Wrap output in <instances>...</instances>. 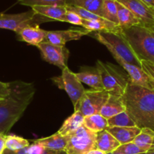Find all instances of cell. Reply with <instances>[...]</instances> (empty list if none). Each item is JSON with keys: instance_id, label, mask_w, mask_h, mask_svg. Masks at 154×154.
I'll list each match as a JSON object with an SVG mask.
<instances>
[{"instance_id": "f35d334b", "label": "cell", "mask_w": 154, "mask_h": 154, "mask_svg": "<svg viewBox=\"0 0 154 154\" xmlns=\"http://www.w3.org/2000/svg\"><path fill=\"white\" fill-rule=\"evenodd\" d=\"M86 154H107V153H105V152L102 151V150H99V149H93V150H90V151L88 152V153H87Z\"/></svg>"}, {"instance_id": "4fadbf2b", "label": "cell", "mask_w": 154, "mask_h": 154, "mask_svg": "<svg viewBox=\"0 0 154 154\" xmlns=\"http://www.w3.org/2000/svg\"><path fill=\"white\" fill-rule=\"evenodd\" d=\"M128 8L140 20L141 25L154 29V11L141 0H116Z\"/></svg>"}, {"instance_id": "7c38bea8", "label": "cell", "mask_w": 154, "mask_h": 154, "mask_svg": "<svg viewBox=\"0 0 154 154\" xmlns=\"http://www.w3.org/2000/svg\"><path fill=\"white\" fill-rule=\"evenodd\" d=\"M119 66L128 73L130 82L134 85L154 91V81L140 67L129 64L120 59H115Z\"/></svg>"}, {"instance_id": "836d02e7", "label": "cell", "mask_w": 154, "mask_h": 154, "mask_svg": "<svg viewBox=\"0 0 154 154\" xmlns=\"http://www.w3.org/2000/svg\"><path fill=\"white\" fill-rule=\"evenodd\" d=\"M141 69L154 81V64L147 61H140Z\"/></svg>"}, {"instance_id": "ffe728a7", "label": "cell", "mask_w": 154, "mask_h": 154, "mask_svg": "<svg viewBox=\"0 0 154 154\" xmlns=\"http://www.w3.org/2000/svg\"><path fill=\"white\" fill-rule=\"evenodd\" d=\"M116 7H117V17L119 26L121 29L128 28L133 26L141 25L140 20L128 8L117 1H116Z\"/></svg>"}, {"instance_id": "4dcf8cb0", "label": "cell", "mask_w": 154, "mask_h": 154, "mask_svg": "<svg viewBox=\"0 0 154 154\" xmlns=\"http://www.w3.org/2000/svg\"><path fill=\"white\" fill-rule=\"evenodd\" d=\"M146 152L139 148L134 142L120 144L112 154H142Z\"/></svg>"}, {"instance_id": "9c48e42d", "label": "cell", "mask_w": 154, "mask_h": 154, "mask_svg": "<svg viewBox=\"0 0 154 154\" xmlns=\"http://www.w3.org/2000/svg\"><path fill=\"white\" fill-rule=\"evenodd\" d=\"M51 80L58 88L66 92L73 106L85 91L82 82L75 75V73L71 72L67 66L62 70L60 76L54 77L51 78Z\"/></svg>"}, {"instance_id": "83f0119b", "label": "cell", "mask_w": 154, "mask_h": 154, "mask_svg": "<svg viewBox=\"0 0 154 154\" xmlns=\"http://www.w3.org/2000/svg\"><path fill=\"white\" fill-rule=\"evenodd\" d=\"M103 18L119 25L116 0H104L103 5Z\"/></svg>"}, {"instance_id": "d6a6232c", "label": "cell", "mask_w": 154, "mask_h": 154, "mask_svg": "<svg viewBox=\"0 0 154 154\" xmlns=\"http://www.w3.org/2000/svg\"><path fill=\"white\" fill-rule=\"evenodd\" d=\"M82 19L77 14L67 10L66 15H65L64 22L69 23L73 24V25L82 26Z\"/></svg>"}, {"instance_id": "d6986e66", "label": "cell", "mask_w": 154, "mask_h": 154, "mask_svg": "<svg viewBox=\"0 0 154 154\" xmlns=\"http://www.w3.org/2000/svg\"><path fill=\"white\" fill-rule=\"evenodd\" d=\"M67 142L68 135L63 136L57 132L51 136L33 141L35 144H38L45 148L52 150H64Z\"/></svg>"}, {"instance_id": "cb8c5ba5", "label": "cell", "mask_w": 154, "mask_h": 154, "mask_svg": "<svg viewBox=\"0 0 154 154\" xmlns=\"http://www.w3.org/2000/svg\"><path fill=\"white\" fill-rule=\"evenodd\" d=\"M104 0H68L66 5L82 8L103 17V5Z\"/></svg>"}, {"instance_id": "4316f807", "label": "cell", "mask_w": 154, "mask_h": 154, "mask_svg": "<svg viewBox=\"0 0 154 154\" xmlns=\"http://www.w3.org/2000/svg\"><path fill=\"white\" fill-rule=\"evenodd\" d=\"M108 127H127L137 126L126 111H123L107 120Z\"/></svg>"}, {"instance_id": "1f68e13d", "label": "cell", "mask_w": 154, "mask_h": 154, "mask_svg": "<svg viewBox=\"0 0 154 154\" xmlns=\"http://www.w3.org/2000/svg\"><path fill=\"white\" fill-rule=\"evenodd\" d=\"M30 154H67L64 150H52L46 149L38 144L33 143L29 147Z\"/></svg>"}, {"instance_id": "74e56055", "label": "cell", "mask_w": 154, "mask_h": 154, "mask_svg": "<svg viewBox=\"0 0 154 154\" xmlns=\"http://www.w3.org/2000/svg\"><path fill=\"white\" fill-rule=\"evenodd\" d=\"M147 7L154 11V0H141Z\"/></svg>"}, {"instance_id": "60d3db41", "label": "cell", "mask_w": 154, "mask_h": 154, "mask_svg": "<svg viewBox=\"0 0 154 154\" xmlns=\"http://www.w3.org/2000/svg\"><path fill=\"white\" fill-rule=\"evenodd\" d=\"M107 154H112V153H107ZM142 154H144V153H142Z\"/></svg>"}, {"instance_id": "d4e9b609", "label": "cell", "mask_w": 154, "mask_h": 154, "mask_svg": "<svg viewBox=\"0 0 154 154\" xmlns=\"http://www.w3.org/2000/svg\"><path fill=\"white\" fill-rule=\"evenodd\" d=\"M84 126L88 130L98 133L106 130L108 128L107 119L103 117L101 114H96L85 117Z\"/></svg>"}, {"instance_id": "f546056e", "label": "cell", "mask_w": 154, "mask_h": 154, "mask_svg": "<svg viewBox=\"0 0 154 154\" xmlns=\"http://www.w3.org/2000/svg\"><path fill=\"white\" fill-rule=\"evenodd\" d=\"M67 1L68 0H18V2L22 5L33 8L34 6L47 5L66 6Z\"/></svg>"}, {"instance_id": "30bf717a", "label": "cell", "mask_w": 154, "mask_h": 154, "mask_svg": "<svg viewBox=\"0 0 154 154\" xmlns=\"http://www.w3.org/2000/svg\"><path fill=\"white\" fill-rule=\"evenodd\" d=\"M42 57L48 63L63 70L66 67L69 51L65 46H58L47 42H42L37 46Z\"/></svg>"}, {"instance_id": "2e32d148", "label": "cell", "mask_w": 154, "mask_h": 154, "mask_svg": "<svg viewBox=\"0 0 154 154\" xmlns=\"http://www.w3.org/2000/svg\"><path fill=\"white\" fill-rule=\"evenodd\" d=\"M108 131L120 144L132 142L134 138L140 133L141 129L137 126H127V127H108Z\"/></svg>"}, {"instance_id": "5bb4252c", "label": "cell", "mask_w": 154, "mask_h": 154, "mask_svg": "<svg viewBox=\"0 0 154 154\" xmlns=\"http://www.w3.org/2000/svg\"><path fill=\"white\" fill-rule=\"evenodd\" d=\"M75 75L82 83L88 85L93 90H104L101 74L96 66H83L81 68L79 72L75 73Z\"/></svg>"}, {"instance_id": "8992f818", "label": "cell", "mask_w": 154, "mask_h": 154, "mask_svg": "<svg viewBox=\"0 0 154 154\" xmlns=\"http://www.w3.org/2000/svg\"><path fill=\"white\" fill-rule=\"evenodd\" d=\"M51 21L48 18L36 14L34 11L9 14L0 13V29L11 30L16 33L28 26L39 25L42 23Z\"/></svg>"}, {"instance_id": "e575fe53", "label": "cell", "mask_w": 154, "mask_h": 154, "mask_svg": "<svg viewBox=\"0 0 154 154\" xmlns=\"http://www.w3.org/2000/svg\"><path fill=\"white\" fill-rule=\"evenodd\" d=\"M11 91L10 83H5L0 81V100L5 99Z\"/></svg>"}, {"instance_id": "d590c367", "label": "cell", "mask_w": 154, "mask_h": 154, "mask_svg": "<svg viewBox=\"0 0 154 154\" xmlns=\"http://www.w3.org/2000/svg\"><path fill=\"white\" fill-rule=\"evenodd\" d=\"M29 147L18 150H8V149H5L2 154H30V153H29Z\"/></svg>"}, {"instance_id": "8d00e7d4", "label": "cell", "mask_w": 154, "mask_h": 154, "mask_svg": "<svg viewBox=\"0 0 154 154\" xmlns=\"http://www.w3.org/2000/svg\"><path fill=\"white\" fill-rule=\"evenodd\" d=\"M6 135L5 134H0V154H2L5 149Z\"/></svg>"}, {"instance_id": "e0dca14e", "label": "cell", "mask_w": 154, "mask_h": 154, "mask_svg": "<svg viewBox=\"0 0 154 154\" xmlns=\"http://www.w3.org/2000/svg\"><path fill=\"white\" fill-rule=\"evenodd\" d=\"M36 14L52 20H57L64 22L65 15H66V6L57 5H47V6H34L32 8Z\"/></svg>"}, {"instance_id": "5b68a950", "label": "cell", "mask_w": 154, "mask_h": 154, "mask_svg": "<svg viewBox=\"0 0 154 154\" xmlns=\"http://www.w3.org/2000/svg\"><path fill=\"white\" fill-rule=\"evenodd\" d=\"M96 68L101 76L103 87L109 94L122 97L130 82L128 73L122 67L98 60Z\"/></svg>"}, {"instance_id": "9a60e30c", "label": "cell", "mask_w": 154, "mask_h": 154, "mask_svg": "<svg viewBox=\"0 0 154 154\" xmlns=\"http://www.w3.org/2000/svg\"><path fill=\"white\" fill-rule=\"evenodd\" d=\"M17 34L26 43L37 47L41 42L45 41L47 31L41 29L39 25L28 26L22 29Z\"/></svg>"}, {"instance_id": "ab89813d", "label": "cell", "mask_w": 154, "mask_h": 154, "mask_svg": "<svg viewBox=\"0 0 154 154\" xmlns=\"http://www.w3.org/2000/svg\"><path fill=\"white\" fill-rule=\"evenodd\" d=\"M144 154H154V145L151 147V149L149 150V151H147Z\"/></svg>"}, {"instance_id": "44dd1931", "label": "cell", "mask_w": 154, "mask_h": 154, "mask_svg": "<svg viewBox=\"0 0 154 154\" xmlns=\"http://www.w3.org/2000/svg\"><path fill=\"white\" fill-rule=\"evenodd\" d=\"M119 141L107 130L97 133L96 148L107 153H112L119 146Z\"/></svg>"}, {"instance_id": "484cf974", "label": "cell", "mask_w": 154, "mask_h": 154, "mask_svg": "<svg viewBox=\"0 0 154 154\" xmlns=\"http://www.w3.org/2000/svg\"><path fill=\"white\" fill-rule=\"evenodd\" d=\"M133 142L146 153L154 144V131L149 128L141 129L140 133L134 139Z\"/></svg>"}, {"instance_id": "ac0fdd59", "label": "cell", "mask_w": 154, "mask_h": 154, "mask_svg": "<svg viewBox=\"0 0 154 154\" xmlns=\"http://www.w3.org/2000/svg\"><path fill=\"white\" fill-rule=\"evenodd\" d=\"M123 111H125V106L122 98L121 96L110 94L108 99L100 112V114L108 120L110 117Z\"/></svg>"}, {"instance_id": "7a4b0ae2", "label": "cell", "mask_w": 154, "mask_h": 154, "mask_svg": "<svg viewBox=\"0 0 154 154\" xmlns=\"http://www.w3.org/2000/svg\"><path fill=\"white\" fill-rule=\"evenodd\" d=\"M122 98L125 111L136 126L154 131V91L129 82Z\"/></svg>"}, {"instance_id": "6da1fadb", "label": "cell", "mask_w": 154, "mask_h": 154, "mask_svg": "<svg viewBox=\"0 0 154 154\" xmlns=\"http://www.w3.org/2000/svg\"><path fill=\"white\" fill-rule=\"evenodd\" d=\"M8 96L0 100V134L6 135L18 121L33 100L36 88L33 83H10Z\"/></svg>"}, {"instance_id": "603a6c76", "label": "cell", "mask_w": 154, "mask_h": 154, "mask_svg": "<svg viewBox=\"0 0 154 154\" xmlns=\"http://www.w3.org/2000/svg\"><path fill=\"white\" fill-rule=\"evenodd\" d=\"M85 117L79 111H74L73 114L65 120L63 125L57 132L63 136H67L84 126Z\"/></svg>"}, {"instance_id": "7402d4cb", "label": "cell", "mask_w": 154, "mask_h": 154, "mask_svg": "<svg viewBox=\"0 0 154 154\" xmlns=\"http://www.w3.org/2000/svg\"><path fill=\"white\" fill-rule=\"evenodd\" d=\"M82 26L90 32H119L122 30L119 25L110 22L107 20H86L82 21Z\"/></svg>"}, {"instance_id": "f1b7e54d", "label": "cell", "mask_w": 154, "mask_h": 154, "mask_svg": "<svg viewBox=\"0 0 154 154\" xmlns=\"http://www.w3.org/2000/svg\"><path fill=\"white\" fill-rule=\"evenodd\" d=\"M30 144L27 139L14 135H6L5 149L10 150H18L29 147Z\"/></svg>"}, {"instance_id": "ba28073f", "label": "cell", "mask_w": 154, "mask_h": 154, "mask_svg": "<svg viewBox=\"0 0 154 154\" xmlns=\"http://www.w3.org/2000/svg\"><path fill=\"white\" fill-rule=\"evenodd\" d=\"M105 90H88L74 105V111H79L84 117L100 114L103 106L109 98Z\"/></svg>"}, {"instance_id": "3957f363", "label": "cell", "mask_w": 154, "mask_h": 154, "mask_svg": "<svg viewBox=\"0 0 154 154\" xmlns=\"http://www.w3.org/2000/svg\"><path fill=\"white\" fill-rule=\"evenodd\" d=\"M121 32L140 61L154 64V29L137 25L122 29Z\"/></svg>"}, {"instance_id": "8fae6325", "label": "cell", "mask_w": 154, "mask_h": 154, "mask_svg": "<svg viewBox=\"0 0 154 154\" xmlns=\"http://www.w3.org/2000/svg\"><path fill=\"white\" fill-rule=\"evenodd\" d=\"M90 34V32L85 29H69L66 30L47 31L44 42H49L58 46H65L68 42L79 40L82 36Z\"/></svg>"}, {"instance_id": "277c9868", "label": "cell", "mask_w": 154, "mask_h": 154, "mask_svg": "<svg viewBox=\"0 0 154 154\" xmlns=\"http://www.w3.org/2000/svg\"><path fill=\"white\" fill-rule=\"evenodd\" d=\"M94 38L104 45L115 59H120L129 64L141 68V63L135 55L122 32H95Z\"/></svg>"}, {"instance_id": "52a82bcc", "label": "cell", "mask_w": 154, "mask_h": 154, "mask_svg": "<svg viewBox=\"0 0 154 154\" xmlns=\"http://www.w3.org/2000/svg\"><path fill=\"white\" fill-rule=\"evenodd\" d=\"M97 133L82 126L68 135L64 151L67 154H86L96 148Z\"/></svg>"}]
</instances>
